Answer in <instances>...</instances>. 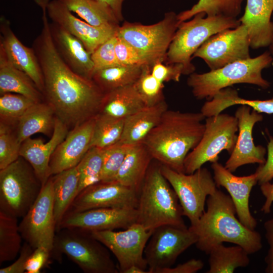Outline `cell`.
<instances>
[{"mask_svg": "<svg viewBox=\"0 0 273 273\" xmlns=\"http://www.w3.org/2000/svg\"><path fill=\"white\" fill-rule=\"evenodd\" d=\"M17 217L0 211V263L15 259L21 249Z\"/></svg>", "mask_w": 273, "mask_h": 273, "instance_id": "cell-35", "label": "cell"}, {"mask_svg": "<svg viewBox=\"0 0 273 273\" xmlns=\"http://www.w3.org/2000/svg\"><path fill=\"white\" fill-rule=\"evenodd\" d=\"M54 211L57 231L77 195L79 173L77 166L52 175Z\"/></svg>", "mask_w": 273, "mask_h": 273, "instance_id": "cell-31", "label": "cell"}, {"mask_svg": "<svg viewBox=\"0 0 273 273\" xmlns=\"http://www.w3.org/2000/svg\"><path fill=\"white\" fill-rule=\"evenodd\" d=\"M167 109L168 105L164 100L154 106H145L125 118L120 141L129 145L143 143Z\"/></svg>", "mask_w": 273, "mask_h": 273, "instance_id": "cell-26", "label": "cell"}, {"mask_svg": "<svg viewBox=\"0 0 273 273\" xmlns=\"http://www.w3.org/2000/svg\"><path fill=\"white\" fill-rule=\"evenodd\" d=\"M204 266L203 261L199 259H192L175 267L162 269L157 273H195Z\"/></svg>", "mask_w": 273, "mask_h": 273, "instance_id": "cell-50", "label": "cell"}, {"mask_svg": "<svg viewBox=\"0 0 273 273\" xmlns=\"http://www.w3.org/2000/svg\"><path fill=\"white\" fill-rule=\"evenodd\" d=\"M179 23L177 14L170 12L152 25L125 22L119 26L116 34L142 53L152 65L164 63Z\"/></svg>", "mask_w": 273, "mask_h": 273, "instance_id": "cell-10", "label": "cell"}, {"mask_svg": "<svg viewBox=\"0 0 273 273\" xmlns=\"http://www.w3.org/2000/svg\"><path fill=\"white\" fill-rule=\"evenodd\" d=\"M56 116L52 107L46 101L36 102L31 106L19 119L16 133L22 143L37 133L48 136L52 135Z\"/></svg>", "mask_w": 273, "mask_h": 273, "instance_id": "cell-29", "label": "cell"}, {"mask_svg": "<svg viewBox=\"0 0 273 273\" xmlns=\"http://www.w3.org/2000/svg\"><path fill=\"white\" fill-rule=\"evenodd\" d=\"M245 0H199L193 7L177 14L179 23L191 19L197 14L204 13L207 16H221L237 18Z\"/></svg>", "mask_w": 273, "mask_h": 273, "instance_id": "cell-36", "label": "cell"}, {"mask_svg": "<svg viewBox=\"0 0 273 273\" xmlns=\"http://www.w3.org/2000/svg\"><path fill=\"white\" fill-rule=\"evenodd\" d=\"M148 273V271L139 266L133 265L125 270L124 273Z\"/></svg>", "mask_w": 273, "mask_h": 273, "instance_id": "cell-54", "label": "cell"}, {"mask_svg": "<svg viewBox=\"0 0 273 273\" xmlns=\"http://www.w3.org/2000/svg\"><path fill=\"white\" fill-rule=\"evenodd\" d=\"M0 47L9 60L17 68L24 72L43 94L44 83L41 70L32 48L24 45L12 29L10 21L0 18Z\"/></svg>", "mask_w": 273, "mask_h": 273, "instance_id": "cell-22", "label": "cell"}, {"mask_svg": "<svg viewBox=\"0 0 273 273\" xmlns=\"http://www.w3.org/2000/svg\"><path fill=\"white\" fill-rule=\"evenodd\" d=\"M34 52L42 74L44 101L56 117L71 129L95 117L104 93L94 81L74 72L51 39L38 43Z\"/></svg>", "mask_w": 273, "mask_h": 273, "instance_id": "cell-1", "label": "cell"}, {"mask_svg": "<svg viewBox=\"0 0 273 273\" xmlns=\"http://www.w3.org/2000/svg\"><path fill=\"white\" fill-rule=\"evenodd\" d=\"M117 63L120 65H151L150 62L139 51L118 37L115 45Z\"/></svg>", "mask_w": 273, "mask_h": 273, "instance_id": "cell-45", "label": "cell"}, {"mask_svg": "<svg viewBox=\"0 0 273 273\" xmlns=\"http://www.w3.org/2000/svg\"><path fill=\"white\" fill-rule=\"evenodd\" d=\"M269 51L270 53V54H271V55L273 56V38H272V41H271L270 44L269 46Z\"/></svg>", "mask_w": 273, "mask_h": 273, "instance_id": "cell-55", "label": "cell"}, {"mask_svg": "<svg viewBox=\"0 0 273 273\" xmlns=\"http://www.w3.org/2000/svg\"><path fill=\"white\" fill-rule=\"evenodd\" d=\"M131 145L120 141L104 148V159L100 181H113Z\"/></svg>", "mask_w": 273, "mask_h": 273, "instance_id": "cell-41", "label": "cell"}, {"mask_svg": "<svg viewBox=\"0 0 273 273\" xmlns=\"http://www.w3.org/2000/svg\"><path fill=\"white\" fill-rule=\"evenodd\" d=\"M207 210L189 229L197 236L195 245L208 254L216 246L224 242L240 246L249 254L262 247L260 234L244 225L236 218V210L230 197L217 189L206 200Z\"/></svg>", "mask_w": 273, "mask_h": 273, "instance_id": "cell-3", "label": "cell"}, {"mask_svg": "<svg viewBox=\"0 0 273 273\" xmlns=\"http://www.w3.org/2000/svg\"><path fill=\"white\" fill-rule=\"evenodd\" d=\"M153 160L143 143L131 145L114 180L139 193Z\"/></svg>", "mask_w": 273, "mask_h": 273, "instance_id": "cell-27", "label": "cell"}, {"mask_svg": "<svg viewBox=\"0 0 273 273\" xmlns=\"http://www.w3.org/2000/svg\"><path fill=\"white\" fill-rule=\"evenodd\" d=\"M124 119L97 114L90 142V148L104 149L120 141Z\"/></svg>", "mask_w": 273, "mask_h": 273, "instance_id": "cell-37", "label": "cell"}, {"mask_svg": "<svg viewBox=\"0 0 273 273\" xmlns=\"http://www.w3.org/2000/svg\"><path fill=\"white\" fill-rule=\"evenodd\" d=\"M197 241L189 228L164 225L156 229L144 250L148 273L171 267L178 257Z\"/></svg>", "mask_w": 273, "mask_h": 273, "instance_id": "cell-13", "label": "cell"}, {"mask_svg": "<svg viewBox=\"0 0 273 273\" xmlns=\"http://www.w3.org/2000/svg\"><path fill=\"white\" fill-rule=\"evenodd\" d=\"M95 117L71 129L58 145L50 162L51 176L76 166L83 158L90 148Z\"/></svg>", "mask_w": 273, "mask_h": 273, "instance_id": "cell-21", "label": "cell"}, {"mask_svg": "<svg viewBox=\"0 0 273 273\" xmlns=\"http://www.w3.org/2000/svg\"><path fill=\"white\" fill-rule=\"evenodd\" d=\"M47 13L52 22L59 25L80 40L90 54L100 44L115 35L117 30L97 27L89 24L75 17L59 0H52L49 2Z\"/></svg>", "mask_w": 273, "mask_h": 273, "instance_id": "cell-19", "label": "cell"}, {"mask_svg": "<svg viewBox=\"0 0 273 273\" xmlns=\"http://www.w3.org/2000/svg\"><path fill=\"white\" fill-rule=\"evenodd\" d=\"M143 66L117 65L95 71L92 79L105 94L133 84L140 77Z\"/></svg>", "mask_w": 273, "mask_h": 273, "instance_id": "cell-34", "label": "cell"}, {"mask_svg": "<svg viewBox=\"0 0 273 273\" xmlns=\"http://www.w3.org/2000/svg\"><path fill=\"white\" fill-rule=\"evenodd\" d=\"M238 131L235 116L221 113L206 117L202 138L185 160V173H192L208 162H217L223 150L231 154L237 140Z\"/></svg>", "mask_w": 273, "mask_h": 273, "instance_id": "cell-9", "label": "cell"}, {"mask_svg": "<svg viewBox=\"0 0 273 273\" xmlns=\"http://www.w3.org/2000/svg\"><path fill=\"white\" fill-rule=\"evenodd\" d=\"M71 12L97 27L118 29L120 21L111 8L97 0H59Z\"/></svg>", "mask_w": 273, "mask_h": 273, "instance_id": "cell-32", "label": "cell"}, {"mask_svg": "<svg viewBox=\"0 0 273 273\" xmlns=\"http://www.w3.org/2000/svg\"><path fill=\"white\" fill-rule=\"evenodd\" d=\"M206 117L201 112L167 109L143 143L153 160L185 173L186 157L202 137Z\"/></svg>", "mask_w": 273, "mask_h": 273, "instance_id": "cell-2", "label": "cell"}, {"mask_svg": "<svg viewBox=\"0 0 273 273\" xmlns=\"http://www.w3.org/2000/svg\"><path fill=\"white\" fill-rule=\"evenodd\" d=\"M269 139L267 146V159L263 164L259 165L255 171L259 185L270 181L273 179V137L269 136Z\"/></svg>", "mask_w": 273, "mask_h": 273, "instance_id": "cell-48", "label": "cell"}, {"mask_svg": "<svg viewBox=\"0 0 273 273\" xmlns=\"http://www.w3.org/2000/svg\"><path fill=\"white\" fill-rule=\"evenodd\" d=\"M273 0H246L243 15L239 19L248 31L250 48L269 47L273 38Z\"/></svg>", "mask_w": 273, "mask_h": 273, "instance_id": "cell-24", "label": "cell"}, {"mask_svg": "<svg viewBox=\"0 0 273 273\" xmlns=\"http://www.w3.org/2000/svg\"><path fill=\"white\" fill-rule=\"evenodd\" d=\"M51 252L43 247L33 249L25 266L27 273H39L47 263Z\"/></svg>", "mask_w": 273, "mask_h": 273, "instance_id": "cell-47", "label": "cell"}, {"mask_svg": "<svg viewBox=\"0 0 273 273\" xmlns=\"http://www.w3.org/2000/svg\"><path fill=\"white\" fill-rule=\"evenodd\" d=\"M272 63L273 56L269 51H266L256 57L234 62L208 72H193L189 75L187 84L198 100H210L222 89L239 83L266 89L270 83L263 78L262 71Z\"/></svg>", "mask_w": 273, "mask_h": 273, "instance_id": "cell-5", "label": "cell"}, {"mask_svg": "<svg viewBox=\"0 0 273 273\" xmlns=\"http://www.w3.org/2000/svg\"><path fill=\"white\" fill-rule=\"evenodd\" d=\"M151 68V65L144 66L140 77L133 84L146 106H154L165 100L164 83L152 75Z\"/></svg>", "mask_w": 273, "mask_h": 273, "instance_id": "cell-40", "label": "cell"}, {"mask_svg": "<svg viewBox=\"0 0 273 273\" xmlns=\"http://www.w3.org/2000/svg\"><path fill=\"white\" fill-rule=\"evenodd\" d=\"M103 159L104 149L92 147L77 165L79 173L77 195L87 187L101 181Z\"/></svg>", "mask_w": 273, "mask_h": 273, "instance_id": "cell-38", "label": "cell"}, {"mask_svg": "<svg viewBox=\"0 0 273 273\" xmlns=\"http://www.w3.org/2000/svg\"><path fill=\"white\" fill-rule=\"evenodd\" d=\"M23 239L33 249L43 247L53 250L57 231L52 176L42 186L37 199L19 224Z\"/></svg>", "mask_w": 273, "mask_h": 273, "instance_id": "cell-12", "label": "cell"}, {"mask_svg": "<svg viewBox=\"0 0 273 273\" xmlns=\"http://www.w3.org/2000/svg\"><path fill=\"white\" fill-rule=\"evenodd\" d=\"M241 23L237 18L221 16H207L197 14L188 21L179 23L166 53L165 64H180L185 75L195 70L191 63L198 49L210 36L227 29L235 28Z\"/></svg>", "mask_w": 273, "mask_h": 273, "instance_id": "cell-6", "label": "cell"}, {"mask_svg": "<svg viewBox=\"0 0 273 273\" xmlns=\"http://www.w3.org/2000/svg\"><path fill=\"white\" fill-rule=\"evenodd\" d=\"M236 105L248 106L259 113L273 114V97L265 100L245 99L239 96L236 89L229 87L224 91L220 99V108L223 111Z\"/></svg>", "mask_w": 273, "mask_h": 273, "instance_id": "cell-43", "label": "cell"}, {"mask_svg": "<svg viewBox=\"0 0 273 273\" xmlns=\"http://www.w3.org/2000/svg\"><path fill=\"white\" fill-rule=\"evenodd\" d=\"M56 234L53 251L65 255L85 273H117L108 249L89 233L62 229Z\"/></svg>", "mask_w": 273, "mask_h": 273, "instance_id": "cell-8", "label": "cell"}, {"mask_svg": "<svg viewBox=\"0 0 273 273\" xmlns=\"http://www.w3.org/2000/svg\"><path fill=\"white\" fill-rule=\"evenodd\" d=\"M138 193L135 190L115 180L99 181L80 192L68 212L101 208H136Z\"/></svg>", "mask_w": 273, "mask_h": 273, "instance_id": "cell-16", "label": "cell"}, {"mask_svg": "<svg viewBox=\"0 0 273 273\" xmlns=\"http://www.w3.org/2000/svg\"><path fill=\"white\" fill-rule=\"evenodd\" d=\"M116 33L113 36L100 44L91 54L94 71L118 65L117 61L115 45Z\"/></svg>", "mask_w": 273, "mask_h": 273, "instance_id": "cell-44", "label": "cell"}, {"mask_svg": "<svg viewBox=\"0 0 273 273\" xmlns=\"http://www.w3.org/2000/svg\"><path fill=\"white\" fill-rule=\"evenodd\" d=\"M208 255L209 269L206 273H232L250 263L249 254L237 245L226 247L220 244L213 248Z\"/></svg>", "mask_w": 273, "mask_h": 273, "instance_id": "cell-33", "label": "cell"}, {"mask_svg": "<svg viewBox=\"0 0 273 273\" xmlns=\"http://www.w3.org/2000/svg\"><path fill=\"white\" fill-rule=\"evenodd\" d=\"M151 73L164 83L170 81H179L181 75H185L184 66L180 64H165L157 62L151 66Z\"/></svg>", "mask_w": 273, "mask_h": 273, "instance_id": "cell-46", "label": "cell"}, {"mask_svg": "<svg viewBox=\"0 0 273 273\" xmlns=\"http://www.w3.org/2000/svg\"><path fill=\"white\" fill-rule=\"evenodd\" d=\"M161 171L175 191L191 225L202 215L208 197L216 191L217 186L210 171L201 167L191 174L175 171L161 165Z\"/></svg>", "mask_w": 273, "mask_h": 273, "instance_id": "cell-11", "label": "cell"}, {"mask_svg": "<svg viewBox=\"0 0 273 273\" xmlns=\"http://www.w3.org/2000/svg\"><path fill=\"white\" fill-rule=\"evenodd\" d=\"M137 221L148 231L164 225L187 228L175 191L161 171V164L151 162L138 193Z\"/></svg>", "mask_w": 273, "mask_h": 273, "instance_id": "cell-4", "label": "cell"}, {"mask_svg": "<svg viewBox=\"0 0 273 273\" xmlns=\"http://www.w3.org/2000/svg\"><path fill=\"white\" fill-rule=\"evenodd\" d=\"M250 41L246 27L240 24L235 28L220 31L207 39L192 57L203 59L210 70L234 62L251 58Z\"/></svg>", "mask_w": 273, "mask_h": 273, "instance_id": "cell-15", "label": "cell"}, {"mask_svg": "<svg viewBox=\"0 0 273 273\" xmlns=\"http://www.w3.org/2000/svg\"><path fill=\"white\" fill-rule=\"evenodd\" d=\"M136 221V208H96L80 212H67L58 231L70 229L89 233L95 231L126 229Z\"/></svg>", "mask_w": 273, "mask_h": 273, "instance_id": "cell-17", "label": "cell"}, {"mask_svg": "<svg viewBox=\"0 0 273 273\" xmlns=\"http://www.w3.org/2000/svg\"><path fill=\"white\" fill-rule=\"evenodd\" d=\"M107 5L112 10L118 20L120 22L123 20L122 5L124 0H97Z\"/></svg>", "mask_w": 273, "mask_h": 273, "instance_id": "cell-53", "label": "cell"}, {"mask_svg": "<svg viewBox=\"0 0 273 273\" xmlns=\"http://www.w3.org/2000/svg\"><path fill=\"white\" fill-rule=\"evenodd\" d=\"M69 131L68 127L56 117L53 132L49 141L45 143L41 139L29 138L21 144L20 156L31 165L42 186L51 176V156Z\"/></svg>", "mask_w": 273, "mask_h": 273, "instance_id": "cell-23", "label": "cell"}, {"mask_svg": "<svg viewBox=\"0 0 273 273\" xmlns=\"http://www.w3.org/2000/svg\"><path fill=\"white\" fill-rule=\"evenodd\" d=\"M265 237L269 245V249L265 257L266 264L265 272L273 273V218L266 221L264 223Z\"/></svg>", "mask_w": 273, "mask_h": 273, "instance_id": "cell-51", "label": "cell"}, {"mask_svg": "<svg viewBox=\"0 0 273 273\" xmlns=\"http://www.w3.org/2000/svg\"><path fill=\"white\" fill-rule=\"evenodd\" d=\"M145 106L132 84L105 93L98 114L124 119Z\"/></svg>", "mask_w": 273, "mask_h": 273, "instance_id": "cell-30", "label": "cell"}, {"mask_svg": "<svg viewBox=\"0 0 273 273\" xmlns=\"http://www.w3.org/2000/svg\"><path fill=\"white\" fill-rule=\"evenodd\" d=\"M259 185L262 194L265 199L261 211L265 214H268L271 211V207L273 203V182L267 181Z\"/></svg>", "mask_w": 273, "mask_h": 273, "instance_id": "cell-52", "label": "cell"}, {"mask_svg": "<svg viewBox=\"0 0 273 273\" xmlns=\"http://www.w3.org/2000/svg\"><path fill=\"white\" fill-rule=\"evenodd\" d=\"M12 127L4 122L0 123V169L6 167L20 156L21 144Z\"/></svg>", "mask_w": 273, "mask_h": 273, "instance_id": "cell-42", "label": "cell"}, {"mask_svg": "<svg viewBox=\"0 0 273 273\" xmlns=\"http://www.w3.org/2000/svg\"><path fill=\"white\" fill-rule=\"evenodd\" d=\"M8 93L25 96L36 102L45 101L43 94L31 78L15 67L0 47V94Z\"/></svg>", "mask_w": 273, "mask_h": 273, "instance_id": "cell-28", "label": "cell"}, {"mask_svg": "<svg viewBox=\"0 0 273 273\" xmlns=\"http://www.w3.org/2000/svg\"><path fill=\"white\" fill-rule=\"evenodd\" d=\"M50 29L55 48L64 62L76 73L92 79L94 64L82 42L55 23L50 22Z\"/></svg>", "mask_w": 273, "mask_h": 273, "instance_id": "cell-25", "label": "cell"}, {"mask_svg": "<svg viewBox=\"0 0 273 273\" xmlns=\"http://www.w3.org/2000/svg\"><path fill=\"white\" fill-rule=\"evenodd\" d=\"M239 134L230 156L224 167L232 172L239 167L248 164H263L267 150L261 145L255 146L252 136L255 124L261 121L263 116L246 105H241L236 110Z\"/></svg>", "mask_w": 273, "mask_h": 273, "instance_id": "cell-18", "label": "cell"}, {"mask_svg": "<svg viewBox=\"0 0 273 273\" xmlns=\"http://www.w3.org/2000/svg\"><path fill=\"white\" fill-rule=\"evenodd\" d=\"M33 248L27 242L23 244L17 260L11 265L0 269V273H23L27 260L33 251Z\"/></svg>", "mask_w": 273, "mask_h": 273, "instance_id": "cell-49", "label": "cell"}, {"mask_svg": "<svg viewBox=\"0 0 273 273\" xmlns=\"http://www.w3.org/2000/svg\"><path fill=\"white\" fill-rule=\"evenodd\" d=\"M42 185L22 157L0 169V211L23 217L38 196Z\"/></svg>", "mask_w": 273, "mask_h": 273, "instance_id": "cell-7", "label": "cell"}, {"mask_svg": "<svg viewBox=\"0 0 273 273\" xmlns=\"http://www.w3.org/2000/svg\"><path fill=\"white\" fill-rule=\"evenodd\" d=\"M35 103L31 99L18 94L8 93L1 95V122L13 126Z\"/></svg>", "mask_w": 273, "mask_h": 273, "instance_id": "cell-39", "label": "cell"}, {"mask_svg": "<svg viewBox=\"0 0 273 273\" xmlns=\"http://www.w3.org/2000/svg\"><path fill=\"white\" fill-rule=\"evenodd\" d=\"M211 168L217 187H222L229 192L239 220L247 228L254 230L257 221L251 214L249 202L251 190L258 183L257 174L238 176L218 161L212 163Z\"/></svg>", "mask_w": 273, "mask_h": 273, "instance_id": "cell-20", "label": "cell"}, {"mask_svg": "<svg viewBox=\"0 0 273 273\" xmlns=\"http://www.w3.org/2000/svg\"><path fill=\"white\" fill-rule=\"evenodd\" d=\"M153 232L135 222L123 231L106 230L89 234L114 254L118 262L119 272L124 273L133 265L146 270L144 250Z\"/></svg>", "mask_w": 273, "mask_h": 273, "instance_id": "cell-14", "label": "cell"}]
</instances>
